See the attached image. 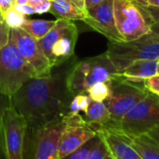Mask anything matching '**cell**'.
Returning <instances> with one entry per match:
<instances>
[{
  "mask_svg": "<svg viewBox=\"0 0 159 159\" xmlns=\"http://www.w3.org/2000/svg\"><path fill=\"white\" fill-rule=\"evenodd\" d=\"M66 76L51 74L34 77L10 97L12 106L25 118L29 129H34L68 113L73 96L68 91Z\"/></svg>",
  "mask_w": 159,
  "mask_h": 159,
  "instance_id": "1",
  "label": "cell"
},
{
  "mask_svg": "<svg viewBox=\"0 0 159 159\" xmlns=\"http://www.w3.org/2000/svg\"><path fill=\"white\" fill-rule=\"evenodd\" d=\"M120 75L107 52H104L77 62L67 74L66 86L74 97L77 94H87L94 84L117 79Z\"/></svg>",
  "mask_w": 159,
  "mask_h": 159,
  "instance_id": "2",
  "label": "cell"
},
{
  "mask_svg": "<svg viewBox=\"0 0 159 159\" xmlns=\"http://www.w3.org/2000/svg\"><path fill=\"white\" fill-rule=\"evenodd\" d=\"M107 54L119 74L134 61L159 60V35L150 32L131 41H109Z\"/></svg>",
  "mask_w": 159,
  "mask_h": 159,
  "instance_id": "3",
  "label": "cell"
},
{
  "mask_svg": "<svg viewBox=\"0 0 159 159\" xmlns=\"http://www.w3.org/2000/svg\"><path fill=\"white\" fill-rule=\"evenodd\" d=\"M78 32L73 20L57 19L55 25L38 43L52 67L69 60L75 52Z\"/></svg>",
  "mask_w": 159,
  "mask_h": 159,
  "instance_id": "4",
  "label": "cell"
},
{
  "mask_svg": "<svg viewBox=\"0 0 159 159\" xmlns=\"http://www.w3.org/2000/svg\"><path fill=\"white\" fill-rule=\"evenodd\" d=\"M34 77H36L34 71L9 37L8 43L0 49V91L11 97Z\"/></svg>",
  "mask_w": 159,
  "mask_h": 159,
  "instance_id": "5",
  "label": "cell"
},
{
  "mask_svg": "<svg viewBox=\"0 0 159 159\" xmlns=\"http://www.w3.org/2000/svg\"><path fill=\"white\" fill-rule=\"evenodd\" d=\"M159 127V97L149 94L137 103L117 124L115 129L128 136H143Z\"/></svg>",
  "mask_w": 159,
  "mask_h": 159,
  "instance_id": "6",
  "label": "cell"
},
{
  "mask_svg": "<svg viewBox=\"0 0 159 159\" xmlns=\"http://www.w3.org/2000/svg\"><path fill=\"white\" fill-rule=\"evenodd\" d=\"M114 16L123 41H131L151 32L152 22L136 0H114Z\"/></svg>",
  "mask_w": 159,
  "mask_h": 159,
  "instance_id": "7",
  "label": "cell"
},
{
  "mask_svg": "<svg viewBox=\"0 0 159 159\" xmlns=\"http://www.w3.org/2000/svg\"><path fill=\"white\" fill-rule=\"evenodd\" d=\"M148 94L149 91L145 89L143 83H135L125 80L122 78L121 75L119 78L113 80L111 93L103 102L112 117V122L105 128L113 127L117 124Z\"/></svg>",
  "mask_w": 159,
  "mask_h": 159,
  "instance_id": "8",
  "label": "cell"
},
{
  "mask_svg": "<svg viewBox=\"0 0 159 159\" xmlns=\"http://www.w3.org/2000/svg\"><path fill=\"white\" fill-rule=\"evenodd\" d=\"M64 125V118L61 117L32 129L30 136L27 134L26 143L34 159H57Z\"/></svg>",
  "mask_w": 159,
  "mask_h": 159,
  "instance_id": "9",
  "label": "cell"
},
{
  "mask_svg": "<svg viewBox=\"0 0 159 159\" xmlns=\"http://www.w3.org/2000/svg\"><path fill=\"white\" fill-rule=\"evenodd\" d=\"M28 130L27 121L11 104L4 118L5 159H24Z\"/></svg>",
  "mask_w": 159,
  "mask_h": 159,
  "instance_id": "10",
  "label": "cell"
},
{
  "mask_svg": "<svg viewBox=\"0 0 159 159\" xmlns=\"http://www.w3.org/2000/svg\"><path fill=\"white\" fill-rule=\"evenodd\" d=\"M9 37L25 61L33 68L36 77L51 75L53 67L43 52L38 40L22 28L10 29Z\"/></svg>",
  "mask_w": 159,
  "mask_h": 159,
  "instance_id": "11",
  "label": "cell"
},
{
  "mask_svg": "<svg viewBox=\"0 0 159 159\" xmlns=\"http://www.w3.org/2000/svg\"><path fill=\"white\" fill-rule=\"evenodd\" d=\"M63 118L65 125L59 144L57 159L62 158L75 151L98 134V131L80 114L70 115L67 113Z\"/></svg>",
  "mask_w": 159,
  "mask_h": 159,
  "instance_id": "12",
  "label": "cell"
},
{
  "mask_svg": "<svg viewBox=\"0 0 159 159\" xmlns=\"http://www.w3.org/2000/svg\"><path fill=\"white\" fill-rule=\"evenodd\" d=\"M83 21L94 31L103 34L109 39V41H123L116 25L114 0H105L96 7L87 10Z\"/></svg>",
  "mask_w": 159,
  "mask_h": 159,
  "instance_id": "13",
  "label": "cell"
},
{
  "mask_svg": "<svg viewBox=\"0 0 159 159\" xmlns=\"http://www.w3.org/2000/svg\"><path fill=\"white\" fill-rule=\"evenodd\" d=\"M97 131L104 141L114 159H143L119 130L110 128H102L97 129Z\"/></svg>",
  "mask_w": 159,
  "mask_h": 159,
  "instance_id": "14",
  "label": "cell"
},
{
  "mask_svg": "<svg viewBox=\"0 0 159 159\" xmlns=\"http://www.w3.org/2000/svg\"><path fill=\"white\" fill-rule=\"evenodd\" d=\"M159 60H137L131 62L121 74L123 79L143 83L145 79L157 75Z\"/></svg>",
  "mask_w": 159,
  "mask_h": 159,
  "instance_id": "15",
  "label": "cell"
},
{
  "mask_svg": "<svg viewBox=\"0 0 159 159\" xmlns=\"http://www.w3.org/2000/svg\"><path fill=\"white\" fill-rule=\"evenodd\" d=\"M84 118L96 130L107 127L112 122L111 114L103 102L91 101Z\"/></svg>",
  "mask_w": 159,
  "mask_h": 159,
  "instance_id": "16",
  "label": "cell"
},
{
  "mask_svg": "<svg viewBox=\"0 0 159 159\" xmlns=\"http://www.w3.org/2000/svg\"><path fill=\"white\" fill-rule=\"evenodd\" d=\"M49 12L57 19L69 20H83L86 16V12L72 0H52Z\"/></svg>",
  "mask_w": 159,
  "mask_h": 159,
  "instance_id": "17",
  "label": "cell"
},
{
  "mask_svg": "<svg viewBox=\"0 0 159 159\" xmlns=\"http://www.w3.org/2000/svg\"><path fill=\"white\" fill-rule=\"evenodd\" d=\"M124 136L143 159H159V147L145 135L128 136L124 134Z\"/></svg>",
  "mask_w": 159,
  "mask_h": 159,
  "instance_id": "18",
  "label": "cell"
},
{
  "mask_svg": "<svg viewBox=\"0 0 159 159\" xmlns=\"http://www.w3.org/2000/svg\"><path fill=\"white\" fill-rule=\"evenodd\" d=\"M56 20H27L22 25V29L30 34L36 40L43 38L50 29L55 25Z\"/></svg>",
  "mask_w": 159,
  "mask_h": 159,
  "instance_id": "19",
  "label": "cell"
},
{
  "mask_svg": "<svg viewBox=\"0 0 159 159\" xmlns=\"http://www.w3.org/2000/svg\"><path fill=\"white\" fill-rule=\"evenodd\" d=\"M113 80L106 82H99L90 87L87 92L91 101L95 102H104L111 93Z\"/></svg>",
  "mask_w": 159,
  "mask_h": 159,
  "instance_id": "20",
  "label": "cell"
},
{
  "mask_svg": "<svg viewBox=\"0 0 159 159\" xmlns=\"http://www.w3.org/2000/svg\"><path fill=\"white\" fill-rule=\"evenodd\" d=\"M11 105L10 96L0 91V159H5L4 148V118L7 109Z\"/></svg>",
  "mask_w": 159,
  "mask_h": 159,
  "instance_id": "21",
  "label": "cell"
},
{
  "mask_svg": "<svg viewBox=\"0 0 159 159\" xmlns=\"http://www.w3.org/2000/svg\"><path fill=\"white\" fill-rule=\"evenodd\" d=\"M90 102L91 99L88 94H77L74 96L69 105L68 114L78 115L80 112H83L85 114L88 110Z\"/></svg>",
  "mask_w": 159,
  "mask_h": 159,
  "instance_id": "22",
  "label": "cell"
},
{
  "mask_svg": "<svg viewBox=\"0 0 159 159\" xmlns=\"http://www.w3.org/2000/svg\"><path fill=\"white\" fill-rule=\"evenodd\" d=\"M99 140V135L97 134L95 137L88 141L85 144H83L81 147L76 149L75 151L72 152L71 154L67 155L66 157L61 159H88V157L91 151V149L96 144L97 141Z\"/></svg>",
  "mask_w": 159,
  "mask_h": 159,
  "instance_id": "23",
  "label": "cell"
},
{
  "mask_svg": "<svg viewBox=\"0 0 159 159\" xmlns=\"http://www.w3.org/2000/svg\"><path fill=\"white\" fill-rule=\"evenodd\" d=\"M26 16L20 14V12L16 11L14 8H11L10 10H8L5 15H4V19L5 21L7 22V24L8 25V27L10 29L13 28H21L22 25L24 24L25 20H26Z\"/></svg>",
  "mask_w": 159,
  "mask_h": 159,
  "instance_id": "24",
  "label": "cell"
},
{
  "mask_svg": "<svg viewBox=\"0 0 159 159\" xmlns=\"http://www.w3.org/2000/svg\"><path fill=\"white\" fill-rule=\"evenodd\" d=\"M110 152H109L104 141L99 135V140L97 141L94 147L91 149V151L88 157V159H103Z\"/></svg>",
  "mask_w": 159,
  "mask_h": 159,
  "instance_id": "25",
  "label": "cell"
},
{
  "mask_svg": "<svg viewBox=\"0 0 159 159\" xmlns=\"http://www.w3.org/2000/svg\"><path fill=\"white\" fill-rule=\"evenodd\" d=\"M143 84L149 92L159 97V75H157L148 79H145L143 82Z\"/></svg>",
  "mask_w": 159,
  "mask_h": 159,
  "instance_id": "26",
  "label": "cell"
},
{
  "mask_svg": "<svg viewBox=\"0 0 159 159\" xmlns=\"http://www.w3.org/2000/svg\"><path fill=\"white\" fill-rule=\"evenodd\" d=\"M10 28L5 20L0 21V49L3 48L9 40Z\"/></svg>",
  "mask_w": 159,
  "mask_h": 159,
  "instance_id": "27",
  "label": "cell"
},
{
  "mask_svg": "<svg viewBox=\"0 0 159 159\" xmlns=\"http://www.w3.org/2000/svg\"><path fill=\"white\" fill-rule=\"evenodd\" d=\"M146 14L148 15L152 23L159 22V7L151 6H142Z\"/></svg>",
  "mask_w": 159,
  "mask_h": 159,
  "instance_id": "28",
  "label": "cell"
},
{
  "mask_svg": "<svg viewBox=\"0 0 159 159\" xmlns=\"http://www.w3.org/2000/svg\"><path fill=\"white\" fill-rule=\"evenodd\" d=\"M13 8L24 16H30L34 13V7L29 4H15Z\"/></svg>",
  "mask_w": 159,
  "mask_h": 159,
  "instance_id": "29",
  "label": "cell"
},
{
  "mask_svg": "<svg viewBox=\"0 0 159 159\" xmlns=\"http://www.w3.org/2000/svg\"><path fill=\"white\" fill-rule=\"evenodd\" d=\"M51 2H52V0H45L42 3L34 6V13H36V14H44L46 12H49L50 7H51Z\"/></svg>",
  "mask_w": 159,
  "mask_h": 159,
  "instance_id": "30",
  "label": "cell"
},
{
  "mask_svg": "<svg viewBox=\"0 0 159 159\" xmlns=\"http://www.w3.org/2000/svg\"><path fill=\"white\" fill-rule=\"evenodd\" d=\"M15 0H0V11L3 16L15 6Z\"/></svg>",
  "mask_w": 159,
  "mask_h": 159,
  "instance_id": "31",
  "label": "cell"
},
{
  "mask_svg": "<svg viewBox=\"0 0 159 159\" xmlns=\"http://www.w3.org/2000/svg\"><path fill=\"white\" fill-rule=\"evenodd\" d=\"M145 136L152 141L157 146L159 147V127L154 129L153 130H151L150 132H148L147 134H145Z\"/></svg>",
  "mask_w": 159,
  "mask_h": 159,
  "instance_id": "32",
  "label": "cell"
},
{
  "mask_svg": "<svg viewBox=\"0 0 159 159\" xmlns=\"http://www.w3.org/2000/svg\"><path fill=\"white\" fill-rule=\"evenodd\" d=\"M104 1L105 0H86V10H89Z\"/></svg>",
  "mask_w": 159,
  "mask_h": 159,
  "instance_id": "33",
  "label": "cell"
},
{
  "mask_svg": "<svg viewBox=\"0 0 159 159\" xmlns=\"http://www.w3.org/2000/svg\"><path fill=\"white\" fill-rule=\"evenodd\" d=\"M141 6H151V7H159V0H146L138 2Z\"/></svg>",
  "mask_w": 159,
  "mask_h": 159,
  "instance_id": "34",
  "label": "cell"
},
{
  "mask_svg": "<svg viewBox=\"0 0 159 159\" xmlns=\"http://www.w3.org/2000/svg\"><path fill=\"white\" fill-rule=\"evenodd\" d=\"M79 8H81L83 11L87 12L86 10V0H72Z\"/></svg>",
  "mask_w": 159,
  "mask_h": 159,
  "instance_id": "35",
  "label": "cell"
},
{
  "mask_svg": "<svg viewBox=\"0 0 159 159\" xmlns=\"http://www.w3.org/2000/svg\"><path fill=\"white\" fill-rule=\"evenodd\" d=\"M24 159H34V157L32 155V152L29 148V146L27 145V143L25 144V153H24Z\"/></svg>",
  "mask_w": 159,
  "mask_h": 159,
  "instance_id": "36",
  "label": "cell"
},
{
  "mask_svg": "<svg viewBox=\"0 0 159 159\" xmlns=\"http://www.w3.org/2000/svg\"><path fill=\"white\" fill-rule=\"evenodd\" d=\"M151 32L159 35V22H155L151 24Z\"/></svg>",
  "mask_w": 159,
  "mask_h": 159,
  "instance_id": "37",
  "label": "cell"
},
{
  "mask_svg": "<svg viewBox=\"0 0 159 159\" xmlns=\"http://www.w3.org/2000/svg\"><path fill=\"white\" fill-rule=\"evenodd\" d=\"M43 1H45V0H29V1H28V4L31 5V6H33V7H34V6H36V5H38V4L42 3Z\"/></svg>",
  "mask_w": 159,
  "mask_h": 159,
  "instance_id": "38",
  "label": "cell"
},
{
  "mask_svg": "<svg viewBox=\"0 0 159 159\" xmlns=\"http://www.w3.org/2000/svg\"><path fill=\"white\" fill-rule=\"evenodd\" d=\"M29 0H15L16 4H28Z\"/></svg>",
  "mask_w": 159,
  "mask_h": 159,
  "instance_id": "39",
  "label": "cell"
},
{
  "mask_svg": "<svg viewBox=\"0 0 159 159\" xmlns=\"http://www.w3.org/2000/svg\"><path fill=\"white\" fill-rule=\"evenodd\" d=\"M103 159H114V157H113L111 156V154L109 153V154H108V155H107V156H106V157H105Z\"/></svg>",
  "mask_w": 159,
  "mask_h": 159,
  "instance_id": "40",
  "label": "cell"
},
{
  "mask_svg": "<svg viewBox=\"0 0 159 159\" xmlns=\"http://www.w3.org/2000/svg\"><path fill=\"white\" fill-rule=\"evenodd\" d=\"M2 20H5V19H4L3 14H2V13H1V11H0V21H2Z\"/></svg>",
  "mask_w": 159,
  "mask_h": 159,
  "instance_id": "41",
  "label": "cell"
},
{
  "mask_svg": "<svg viewBox=\"0 0 159 159\" xmlns=\"http://www.w3.org/2000/svg\"><path fill=\"white\" fill-rule=\"evenodd\" d=\"M157 75H159V62H158V66H157Z\"/></svg>",
  "mask_w": 159,
  "mask_h": 159,
  "instance_id": "42",
  "label": "cell"
},
{
  "mask_svg": "<svg viewBox=\"0 0 159 159\" xmlns=\"http://www.w3.org/2000/svg\"><path fill=\"white\" fill-rule=\"evenodd\" d=\"M137 2H142V1H146V0H136Z\"/></svg>",
  "mask_w": 159,
  "mask_h": 159,
  "instance_id": "43",
  "label": "cell"
}]
</instances>
